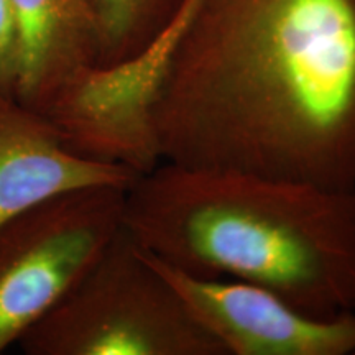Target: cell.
Wrapping results in <instances>:
<instances>
[{
  "instance_id": "1",
  "label": "cell",
  "mask_w": 355,
  "mask_h": 355,
  "mask_svg": "<svg viewBox=\"0 0 355 355\" xmlns=\"http://www.w3.org/2000/svg\"><path fill=\"white\" fill-rule=\"evenodd\" d=\"M148 125L158 163L355 189V0H199Z\"/></svg>"
},
{
  "instance_id": "2",
  "label": "cell",
  "mask_w": 355,
  "mask_h": 355,
  "mask_svg": "<svg viewBox=\"0 0 355 355\" xmlns=\"http://www.w3.org/2000/svg\"><path fill=\"white\" fill-rule=\"evenodd\" d=\"M122 224L184 273L259 285L314 318L355 311V189L162 162L125 189Z\"/></svg>"
},
{
  "instance_id": "3",
  "label": "cell",
  "mask_w": 355,
  "mask_h": 355,
  "mask_svg": "<svg viewBox=\"0 0 355 355\" xmlns=\"http://www.w3.org/2000/svg\"><path fill=\"white\" fill-rule=\"evenodd\" d=\"M17 344L26 355H227L123 224Z\"/></svg>"
},
{
  "instance_id": "4",
  "label": "cell",
  "mask_w": 355,
  "mask_h": 355,
  "mask_svg": "<svg viewBox=\"0 0 355 355\" xmlns=\"http://www.w3.org/2000/svg\"><path fill=\"white\" fill-rule=\"evenodd\" d=\"M125 189H74L0 224V354L99 259L122 227Z\"/></svg>"
},
{
  "instance_id": "5",
  "label": "cell",
  "mask_w": 355,
  "mask_h": 355,
  "mask_svg": "<svg viewBox=\"0 0 355 355\" xmlns=\"http://www.w3.org/2000/svg\"><path fill=\"white\" fill-rule=\"evenodd\" d=\"M148 255L227 355L355 354V311L314 318L266 288L194 277Z\"/></svg>"
},
{
  "instance_id": "6",
  "label": "cell",
  "mask_w": 355,
  "mask_h": 355,
  "mask_svg": "<svg viewBox=\"0 0 355 355\" xmlns=\"http://www.w3.org/2000/svg\"><path fill=\"white\" fill-rule=\"evenodd\" d=\"M15 21V99L55 122L99 69L91 0H10Z\"/></svg>"
},
{
  "instance_id": "7",
  "label": "cell",
  "mask_w": 355,
  "mask_h": 355,
  "mask_svg": "<svg viewBox=\"0 0 355 355\" xmlns=\"http://www.w3.org/2000/svg\"><path fill=\"white\" fill-rule=\"evenodd\" d=\"M139 175L76 152L46 115L0 96V224L74 189L128 188Z\"/></svg>"
},
{
  "instance_id": "8",
  "label": "cell",
  "mask_w": 355,
  "mask_h": 355,
  "mask_svg": "<svg viewBox=\"0 0 355 355\" xmlns=\"http://www.w3.org/2000/svg\"><path fill=\"white\" fill-rule=\"evenodd\" d=\"M99 33V68L145 55L165 37L188 0H91Z\"/></svg>"
},
{
  "instance_id": "9",
  "label": "cell",
  "mask_w": 355,
  "mask_h": 355,
  "mask_svg": "<svg viewBox=\"0 0 355 355\" xmlns=\"http://www.w3.org/2000/svg\"><path fill=\"white\" fill-rule=\"evenodd\" d=\"M19 53L10 0H0V96L15 97Z\"/></svg>"
}]
</instances>
